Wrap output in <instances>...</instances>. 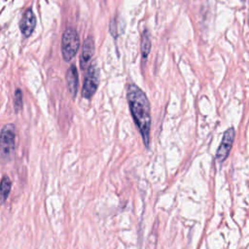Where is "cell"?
<instances>
[{"mask_svg":"<svg viewBox=\"0 0 249 249\" xmlns=\"http://www.w3.org/2000/svg\"><path fill=\"white\" fill-rule=\"evenodd\" d=\"M36 26V17L31 9H27L19 22V28L24 37H29Z\"/></svg>","mask_w":249,"mask_h":249,"instance_id":"8992f818","label":"cell"},{"mask_svg":"<svg viewBox=\"0 0 249 249\" xmlns=\"http://www.w3.org/2000/svg\"><path fill=\"white\" fill-rule=\"evenodd\" d=\"M14 105H15V111L18 112L22 108V93L19 89H17L14 95Z\"/></svg>","mask_w":249,"mask_h":249,"instance_id":"8fae6325","label":"cell"},{"mask_svg":"<svg viewBox=\"0 0 249 249\" xmlns=\"http://www.w3.org/2000/svg\"><path fill=\"white\" fill-rule=\"evenodd\" d=\"M80 46L78 32L73 27H67L61 38V53L65 61H70L77 53Z\"/></svg>","mask_w":249,"mask_h":249,"instance_id":"7a4b0ae2","label":"cell"},{"mask_svg":"<svg viewBox=\"0 0 249 249\" xmlns=\"http://www.w3.org/2000/svg\"><path fill=\"white\" fill-rule=\"evenodd\" d=\"M16 127L13 124H6L1 130V156L8 158L15 150Z\"/></svg>","mask_w":249,"mask_h":249,"instance_id":"277c9868","label":"cell"},{"mask_svg":"<svg viewBox=\"0 0 249 249\" xmlns=\"http://www.w3.org/2000/svg\"><path fill=\"white\" fill-rule=\"evenodd\" d=\"M234 135H235V132L232 127H230L225 131L221 144L216 153V160L218 162H223L228 158L231 152V149L232 147Z\"/></svg>","mask_w":249,"mask_h":249,"instance_id":"5b68a950","label":"cell"},{"mask_svg":"<svg viewBox=\"0 0 249 249\" xmlns=\"http://www.w3.org/2000/svg\"><path fill=\"white\" fill-rule=\"evenodd\" d=\"M151 51V39L148 29H145L141 35V54L144 59L147 58Z\"/></svg>","mask_w":249,"mask_h":249,"instance_id":"9c48e42d","label":"cell"},{"mask_svg":"<svg viewBox=\"0 0 249 249\" xmlns=\"http://www.w3.org/2000/svg\"><path fill=\"white\" fill-rule=\"evenodd\" d=\"M99 84V69L97 67V63L95 60H93L90 65L88 68L83 89H82V95L86 99H89L96 91L97 87Z\"/></svg>","mask_w":249,"mask_h":249,"instance_id":"3957f363","label":"cell"},{"mask_svg":"<svg viewBox=\"0 0 249 249\" xmlns=\"http://www.w3.org/2000/svg\"><path fill=\"white\" fill-rule=\"evenodd\" d=\"M94 53V41L91 36H89L83 45L81 56H80V66L82 69H84L89 61L91 59L92 55Z\"/></svg>","mask_w":249,"mask_h":249,"instance_id":"52a82bcc","label":"cell"},{"mask_svg":"<svg viewBox=\"0 0 249 249\" xmlns=\"http://www.w3.org/2000/svg\"><path fill=\"white\" fill-rule=\"evenodd\" d=\"M66 84L68 90L73 98L76 97L78 91V85H79V78H78V71L76 66L73 64L71 65L67 72H66Z\"/></svg>","mask_w":249,"mask_h":249,"instance_id":"ba28073f","label":"cell"},{"mask_svg":"<svg viewBox=\"0 0 249 249\" xmlns=\"http://www.w3.org/2000/svg\"><path fill=\"white\" fill-rule=\"evenodd\" d=\"M127 101L133 120L141 133L146 147L150 143L151 110L150 102L145 92L135 84H130L127 89Z\"/></svg>","mask_w":249,"mask_h":249,"instance_id":"6da1fadb","label":"cell"},{"mask_svg":"<svg viewBox=\"0 0 249 249\" xmlns=\"http://www.w3.org/2000/svg\"><path fill=\"white\" fill-rule=\"evenodd\" d=\"M11 187H12V182L10 180L9 177L4 176L1 180V198H2V202H4L11 191Z\"/></svg>","mask_w":249,"mask_h":249,"instance_id":"30bf717a","label":"cell"}]
</instances>
